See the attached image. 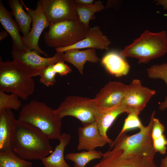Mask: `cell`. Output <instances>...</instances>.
I'll return each instance as SVG.
<instances>
[{"label":"cell","mask_w":167,"mask_h":167,"mask_svg":"<svg viewBox=\"0 0 167 167\" xmlns=\"http://www.w3.org/2000/svg\"><path fill=\"white\" fill-rule=\"evenodd\" d=\"M111 41L104 34L98 26L89 28L85 37L71 45L55 49L57 52L64 53L68 50L84 48L108 50Z\"/></svg>","instance_id":"obj_15"},{"label":"cell","mask_w":167,"mask_h":167,"mask_svg":"<svg viewBox=\"0 0 167 167\" xmlns=\"http://www.w3.org/2000/svg\"><path fill=\"white\" fill-rule=\"evenodd\" d=\"M49 139L38 128L16 119L13 127L11 149L23 159L41 160L53 151Z\"/></svg>","instance_id":"obj_1"},{"label":"cell","mask_w":167,"mask_h":167,"mask_svg":"<svg viewBox=\"0 0 167 167\" xmlns=\"http://www.w3.org/2000/svg\"><path fill=\"white\" fill-rule=\"evenodd\" d=\"M159 109L161 110H164L167 108V96L165 97L164 101L159 103Z\"/></svg>","instance_id":"obj_34"},{"label":"cell","mask_w":167,"mask_h":167,"mask_svg":"<svg viewBox=\"0 0 167 167\" xmlns=\"http://www.w3.org/2000/svg\"><path fill=\"white\" fill-rule=\"evenodd\" d=\"M147 71L150 78L162 79L167 86V63L153 65L148 68Z\"/></svg>","instance_id":"obj_28"},{"label":"cell","mask_w":167,"mask_h":167,"mask_svg":"<svg viewBox=\"0 0 167 167\" xmlns=\"http://www.w3.org/2000/svg\"><path fill=\"white\" fill-rule=\"evenodd\" d=\"M20 1L27 12L32 19V27L29 32L26 36H23L26 51L34 50L39 54H42L48 57V54L40 48L38 45L40 37L43 31L50 24L44 12L41 4L39 0L36 9L33 10L27 7L23 1Z\"/></svg>","instance_id":"obj_9"},{"label":"cell","mask_w":167,"mask_h":167,"mask_svg":"<svg viewBox=\"0 0 167 167\" xmlns=\"http://www.w3.org/2000/svg\"><path fill=\"white\" fill-rule=\"evenodd\" d=\"M63 53L57 52L51 57H44L33 50L19 51L13 50L11 52L13 60L32 77L40 76L48 66L63 60Z\"/></svg>","instance_id":"obj_8"},{"label":"cell","mask_w":167,"mask_h":167,"mask_svg":"<svg viewBox=\"0 0 167 167\" xmlns=\"http://www.w3.org/2000/svg\"><path fill=\"white\" fill-rule=\"evenodd\" d=\"M8 3L19 30L23 34V36H26L31 29L30 26L32 22V17L24 10V6L20 0H9Z\"/></svg>","instance_id":"obj_22"},{"label":"cell","mask_w":167,"mask_h":167,"mask_svg":"<svg viewBox=\"0 0 167 167\" xmlns=\"http://www.w3.org/2000/svg\"><path fill=\"white\" fill-rule=\"evenodd\" d=\"M92 167H157L154 159L131 155H123L115 148L105 153L100 161Z\"/></svg>","instance_id":"obj_10"},{"label":"cell","mask_w":167,"mask_h":167,"mask_svg":"<svg viewBox=\"0 0 167 167\" xmlns=\"http://www.w3.org/2000/svg\"><path fill=\"white\" fill-rule=\"evenodd\" d=\"M138 115L135 113L128 114L122 129L115 140L117 139L128 130L135 128H139L140 130L144 126L140 120Z\"/></svg>","instance_id":"obj_27"},{"label":"cell","mask_w":167,"mask_h":167,"mask_svg":"<svg viewBox=\"0 0 167 167\" xmlns=\"http://www.w3.org/2000/svg\"><path fill=\"white\" fill-rule=\"evenodd\" d=\"M129 85L117 81L107 84L94 98L98 106L109 108L122 103L124 100Z\"/></svg>","instance_id":"obj_14"},{"label":"cell","mask_w":167,"mask_h":167,"mask_svg":"<svg viewBox=\"0 0 167 167\" xmlns=\"http://www.w3.org/2000/svg\"><path fill=\"white\" fill-rule=\"evenodd\" d=\"M75 3L77 4L84 5H91L93 4L94 0H75Z\"/></svg>","instance_id":"obj_33"},{"label":"cell","mask_w":167,"mask_h":167,"mask_svg":"<svg viewBox=\"0 0 167 167\" xmlns=\"http://www.w3.org/2000/svg\"><path fill=\"white\" fill-rule=\"evenodd\" d=\"M103 155L101 151L95 149L69 153L66 155L65 158L74 162L73 167H86L87 164L92 160L101 159Z\"/></svg>","instance_id":"obj_24"},{"label":"cell","mask_w":167,"mask_h":167,"mask_svg":"<svg viewBox=\"0 0 167 167\" xmlns=\"http://www.w3.org/2000/svg\"><path fill=\"white\" fill-rule=\"evenodd\" d=\"M15 120L11 109L6 108L0 111V153L11 150V138Z\"/></svg>","instance_id":"obj_18"},{"label":"cell","mask_w":167,"mask_h":167,"mask_svg":"<svg viewBox=\"0 0 167 167\" xmlns=\"http://www.w3.org/2000/svg\"><path fill=\"white\" fill-rule=\"evenodd\" d=\"M98 107L94 99L70 96L66 97L55 110L62 118L65 116H72L85 126L95 122V113Z\"/></svg>","instance_id":"obj_7"},{"label":"cell","mask_w":167,"mask_h":167,"mask_svg":"<svg viewBox=\"0 0 167 167\" xmlns=\"http://www.w3.org/2000/svg\"><path fill=\"white\" fill-rule=\"evenodd\" d=\"M88 29L79 19L67 20L50 24L44 33L45 44L55 49L73 45L84 39Z\"/></svg>","instance_id":"obj_6"},{"label":"cell","mask_w":167,"mask_h":167,"mask_svg":"<svg viewBox=\"0 0 167 167\" xmlns=\"http://www.w3.org/2000/svg\"><path fill=\"white\" fill-rule=\"evenodd\" d=\"M165 127L159 120L155 117L153 118V126L152 131V139L164 135Z\"/></svg>","instance_id":"obj_31"},{"label":"cell","mask_w":167,"mask_h":167,"mask_svg":"<svg viewBox=\"0 0 167 167\" xmlns=\"http://www.w3.org/2000/svg\"><path fill=\"white\" fill-rule=\"evenodd\" d=\"M35 82L15 61L0 60V91L18 95L26 100L33 92Z\"/></svg>","instance_id":"obj_4"},{"label":"cell","mask_w":167,"mask_h":167,"mask_svg":"<svg viewBox=\"0 0 167 167\" xmlns=\"http://www.w3.org/2000/svg\"><path fill=\"white\" fill-rule=\"evenodd\" d=\"M63 60L74 65L81 74H84V66L87 61L96 63L100 59L95 49H88L83 50L71 49L63 53Z\"/></svg>","instance_id":"obj_19"},{"label":"cell","mask_w":167,"mask_h":167,"mask_svg":"<svg viewBox=\"0 0 167 167\" xmlns=\"http://www.w3.org/2000/svg\"><path fill=\"white\" fill-rule=\"evenodd\" d=\"M156 1V5H161L164 9L167 10V0H158Z\"/></svg>","instance_id":"obj_35"},{"label":"cell","mask_w":167,"mask_h":167,"mask_svg":"<svg viewBox=\"0 0 167 167\" xmlns=\"http://www.w3.org/2000/svg\"><path fill=\"white\" fill-rule=\"evenodd\" d=\"M8 33L6 31H3L0 32V40L5 39L8 36Z\"/></svg>","instance_id":"obj_37"},{"label":"cell","mask_w":167,"mask_h":167,"mask_svg":"<svg viewBox=\"0 0 167 167\" xmlns=\"http://www.w3.org/2000/svg\"><path fill=\"white\" fill-rule=\"evenodd\" d=\"M11 12L8 11L0 1V22L2 25L11 36L13 50L25 51L23 39L19 32V28L16 21L13 19Z\"/></svg>","instance_id":"obj_17"},{"label":"cell","mask_w":167,"mask_h":167,"mask_svg":"<svg viewBox=\"0 0 167 167\" xmlns=\"http://www.w3.org/2000/svg\"><path fill=\"white\" fill-rule=\"evenodd\" d=\"M167 53L166 31L153 32L146 30L119 54L124 58L129 57L138 59L139 63H146Z\"/></svg>","instance_id":"obj_3"},{"label":"cell","mask_w":167,"mask_h":167,"mask_svg":"<svg viewBox=\"0 0 167 167\" xmlns=\"http://www.w3.org/2000/svg\"><path fill=\"white\" fill-rule=\"evenodd\" d=\"M70 134L63 133L59 139L57 145L53 152L41 161L44 167H70L65 160L64 152L71 139Z\"/></svg>","instance_id":"obj_20"},{"label":"cell","mask_w":167,"mask_h":167,"mask_svg":"<svg viewBox=\"0 0 167 167\" xmlns=\"http://www.w3.org/2000/svg\"><path fill=\"white\" fill-rule=\"evenodd\" d=\"M53 67L57 74L61 75H66L72 71L70 67L64 63L63 60L54 64Z\"/></svg>","instance_id":"obj_32"},{"label":"cell","mask_w":167,"mask_h":167,"mask_svg":"<svg viewBox=\"0 0 167 167\" xmlns=\"http://www.w3.org/2000/svg\"><path fill=\"white\" fill-rule=\"evenodd\" d=\"M102 62L110 73L117 77L126 75L130 68L124 58L115 51L107 54L102 58Z\"/></svg>","instance_id":"obj_21"},{"label":"cell","mask_w":167,"mask_h":167,"mask_svg":"<svg viewBox=\"0 0 167 167\" xmlns=\"http://www.w3.org/2000/svg\"><path fill=\"white\" fill-rule=\"evenodd\" d=\"M50 24L79 19L75 0H40Z\"/></svg>","instance_id":"obj_12"},{"label":"cell","mask_w":167,"mask_h":167,"mask_svg":"<svg viewBox=\"0 0 167 167\" xmlns=\"http://www.w3.org/2000/svg\"><path fill=\"white\" fill-rule=\"evenodd\" d=\"M156 92L155 90L143 86L139 80H133L129 85L126 96L122 102L126 113L139 114Z\"/></svg>","instance_id":"obj_11"},{"label":"cell","mask_w":167,"mask_h":167,"mask_svg":"<svg viewBox=\"0 0 167 167\" xmlns=\"http://www.w3.org/2000/svg\"><path fill=\"white\" fill-rule=\"evenodd\" d=\"M105 8L101 1L95 2L92 5H84L75 3V10L80 21L88 29L90 21L93 19L95 14Z\"/></svg>","instance_id":"obj_23"},{"label":"cell","mask_w":167,"mask_h":167,"mask_svg":"<svg viewBox=\"0 0 167 167\" xmlns=\"http://www.w3.org/2000/svg\"><path fill=\"white\" fill-rule=\"evenodd\" d=\"M160 167H167V155L161 159Z\"/></svg>","instance_id":"obj_36"},{"label":"cell","mask_w":167,"mask_h":167,"mask_svg":"<svg viewBox=\"0 0 167 167\" xmlns=\"http://www.w3.org/2000/svg\"><path fill=\"white\" fill-rule=\"evenodd\" d=\"M78 135L77 149L79 150H92L106 144H109L111 148L114 142L109 137H105L101 135L96 121L88 125L79 127Z\"/></svg>","instance_id":"obj_13"},{"label":"cell","mask_w":167,"mask_h":167,"mask_svg":"<svg viewBox=\"0 0 167 167\" xmlns=\"http://www.w3.org/2000/svg\"><path fill=\"white\" fill-rule=\"evenodd\" d=\"M156 112L153 111L147 126L140 129L138 133L128 135L125 133L115 140L111 148L120 150L123 155H131L154 159L156 152L153 145L152 131L153 118Z\"/></svg>","instance_id":"obj_5"},{"label":"cell","mask_w":167,"mask_h":167,"mask_svg":"<svg viewBox=\"0 0 167 167\" xmlns=\"http://www.w3.org/2000/svg\"><path fill=\"white\" fill-rule=\"evenodd\" d=\"M53 64L47 66L40 75V82L48 87L53 86L56 81L55 76L57 73L53 69Z\"/></svg>","instance_id":"obj_29"},{"label":"cell","mask_w":167,"mask_h":167,"mask_svg":"<svg viewBox=\"0 0 167 167\" xmlns=\"http://www.w3.org/2000/svg\"><path fill=\"white\" fill-rule=\"evenodd\" d=\"M62 119L55 109L36 100L22 106L18 118L38 128L50 139L58 140L62 134Z\"/></svg>","instance_id":"obj_2"},{"label":"cell","mask_w":167,"mask_h":167,"mask_svg":"<svg viewBox=\"0 0 167 167\" xmlns=\"http://www.w3.org/2000/svg\"><path fill=\"white\" fill-rule=\"evenodd\" d=\"M126 113L122 103L109 108L98 106L95 112V118L100 134L105 137H109L107 131L117 117Z\"/></svg>","instance_id":"obj_16"},{"label":"cell","mask_w":167,"mask_h":167,"mask_svg":"<svg viewBox=\"0 0 167 167\" xmlns=\"http://www.w3.org/2000/svg\"><path fill=\"white\" fill-rule=\"evenodd\" d=\"M152 140L154 148L156 152H159L162 154H165L166 151L167 145V139L165 136L163 135Z\"/></svg>","instance_id":"obj_30"},{"label":"cell","mask_w":167,"mask_h":167,"mask_svg":"<svg viewBox=\"0 0 167 167\" xmlns=\"http://www.w3.org/2000/svg\"><path fill=\"white\" fill-rule=\"evenodd\" d=\"M19 98L15 94H8L0 91V111L6 108L18 110L22 105Z\"/></svg>","instance_id":"obj_26"},{"label":"cell","mask_w":167,"mask_h":167,"mask_svg":"<svg viewBox=\"0 0 167 167\" xmlns=\"http://www.w3.org/2000/svg\"><path fill=\"white\" fill-rule=\"evenodd\" d=\"M32 162L21 158L11 150L0 153V167H32Z\"/></svg>","instance_id":"obj_25"}]
</instances>
